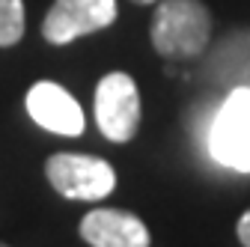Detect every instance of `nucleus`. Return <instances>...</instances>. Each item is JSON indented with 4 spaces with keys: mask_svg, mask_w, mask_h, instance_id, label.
<instances>
[{
    "mask_svg": "<svg viewBox=\"0 0 250 247\" xmlns=\"http://www.w3.org/2000/svg\"><path fill=\"white\" fill-rule=\"evenodd\" d=\"M149 39L167 60H194L208 51L211 12L203 0H161L152 12Z\"/></svg>",
    "mask_w": 250,
    "mask_h": 247,
    "instance_id": "1",
    "label": "nucleus"
},
{
    "mask_svg": "<svg viewBox=\"0 0 250 247\" xmlns=\"http://www.w3.org/2000/svg\"><path fill=\"white\" fill-rule=\"evenodd\" d=\"M208 158L221 167L250 173V86H232L217 107Z\"/></svg>",
    "mask_w": 250,
    "mask_h": 247,
    "instance_id": "2",
    "label": "nucleus"
},
{
    "mask_svg": "<svg viewBox=\"0 0 250 247\" xmlns=\"http://www.w3.org/2000/svg\"><path fill=\"white\" fill-rule=\"evenodd\" d=\"M48 185L66 200H104L116 188V170L99 155H81V152H57L45 161Z\"/></svg>",
    "mask_w": 250,
    "mask_h": 247,
    "instance_id": "3",
    "label": "nucleus"
},
{
    "mask_svg": "<svg viewBox=\"0 0 250 247\" xmlns=\"http://www.w3.org/2000/svg\"><path fill=\"white\" fill-rule=\"evenodd\" d=\"M96 122L110 143H128L140 131V89L131 75L110 72L96 86Z\"/></svg>",
    "mask_w": 250,
    "mask_h": 247,
    "instance_id": "4",
    "label": "nucleus"
},
{
    "mask_svg": "<svg viewBox=\"0 0 250 247\" xmlns=\"http://www.w3.org/2000/svg\"><path fill=\"white\" fill-rule=\"evenodd\" d=\"M116 15V0H54L42 21V39L48 45H69L110 27Z\"/></svg>",
    "mask_w": 250,
    "mask_h": 247,
    "instance_id": "5",
    "label": "nucleus"
},
{
    "mask_svg": "<svg viewBox=\"0 0 250 247\" xmlns=\"http://www.w3.org/2000/svg\"><path fill=\"white\" fill-rule=\"evenodd\" d=\"M27 113L39 128L62 137H78L86 125V116L75 96L54 81H39L27 89Z\"/></svg>",
    "mask_w": 250,
    "mask_h": 247,
    "instance_id": "6",
    "label": "nucleus"
},
{
    "mask_svg": "<svg viewBox=\"0 0 250 247\" xmlns=\"http://www.w3.org/2000/svg\"><path fill=\"white\" fill-rule=\"evenodd\" d=\"M81 238L92 247H146L149 229L134 211L92 208L81 221Z\"/></svg>",
    "mask_w": 250,
    "mask_h": 247,
    "instance_id": "7",
    "label": "nucleus"
},
{
    "mask_svg": "<svg viewBox=\"0 0 250 247\" xmlns=\"http://www.w3.org/2000/svg\"><path fill=\"white\" fill-rule=\"evenodd\" d=\"M203 78L217 89L250 86V30H238L221 39V45L206 60Z\"/></svg>",
    "mask_w": 250,
    "mask_h": 247,
    "instance_id": "8",
    "label": "nucleus"
},
{
    "mask_svg": "<svg viewBox=\"0 0 250 247\" xmlns=\"http://www.w3.org/2000/svg\"><path fill=\"white\" fill-rule=\"evenodd\" d=\"M24 39V0H0V48Z\"/></svg>",
    "mask_w": 250,
    "mask_h": 247,
    "instance_id": "9",
    "label": "nucleus"
},
{
    "mask_svg": "<svg viewBox=\"0 0 250 247\" xmlns=\"http://www.w3.org/2000/svg\"><path fill=\"white\" fill-rule=\"evenodd\" d=\"M235 235H238V241L244 244V247H250V208L238 218V226H235Z\"/></svg>",
    "mask_w": 250,
    "mask_h": 247,
    "instance_id": "10",
    "label": "nucleus"
},
{
    "mask_svg": "<svg viewBox=\"0 0 250 247\" xmlns=\"http://www.w3.org/2000/svg\"><path fill=\"white\" fill-rule=\"evenodd\" d=\"M131 3H140V6H146V3H155V0H131Z\"/></svg>",
    "mask_w": 250,
    "mask_h": 247,
    "instance_id": "11",
    "label": "nucleus"
}]
</instances>
